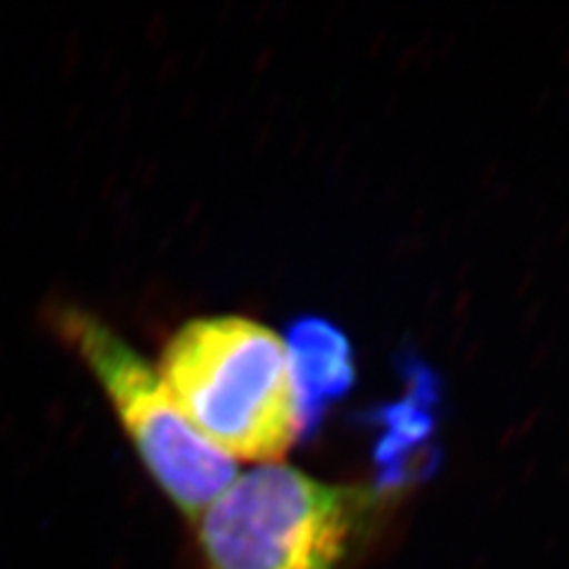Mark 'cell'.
Segmentation results:
<instances>
[{
	"label": "cell",
	"instance_id": "cell-1",
	"mask_svg": "<svg viewBox=\"0 0 569 569\" xmlns=\"http://www.w3.org/2000/svg\"><path fill=\"white\" fill-rule=\"evenodd\" d=\"M157 370L186 420L230 460L280 462L299 437L288 353L257 320L194 318L171 335Z\"/></svg>",
	"mask_w": 569,
	"mask_h": 569
},
{
	"label": "cell",
	"instance_id": "cell-2",
	"mask_svg": "<svg viewBox=\"0 0 569 569\" xmlns=\"http://www.w3.org/2000/svg\"><path fill=\"white\" fill-rule=\"evenodd\" d=\"M380 491L332 485L284 462L238 472L194 522L202 569H342Z\"/></svg>",
	"mask_w": 569,
	"mask_h": 569
},
{
	"label": "cell",
	"instance_id": "cell-3",
	"mask_svg": "<svg viewBox=\"0 0 569 569\" xmlns=\"http://www.w3.org/2000/svg\"><path fill=\"white\" fill-rule=\"evenodd\" d=\"M58 328L91 370L154 485L178 512L198 522L238 477L236 460L194 430L159 370L100 316L69 307L58 313Z\"/></svg>",
	"mask_w": 569,
	"mask_h": 569
},
{
	"label": "cell",
	"instance_id": "cell-4",
	"mask_svg": "<svg viewBox=\"0 0 569 569\" xmlns=\"http://www.w3.org/2000/svg\"><path fill=\"white\" fill-rule=\"evenodd\" d=\"M282 345L297 397L299 437H313L328 408L356 382L351 345L340 328L320 316L292 320Z\"/></svg>",
	"mask_w": 569,
	"mask_h": 569
},
{
	"label": "cell",
	"instance_id": "cell-5",
	"mask_svg": "<svg viewBox=\"0 0 569 569\" xmlns=\"http://www.w3.org/2000/svg\"><path fill=\"white\" fill-rule=\"evenodd\" d=\"M437 403L439 387L432 372L422 363H408L403 395L378 406L370 416L382 482L399 485L408 466L425 458L437 437Z\"/></svg>",
	"mask_w": 569,
	"mask_h": 569
}]
</instances>
